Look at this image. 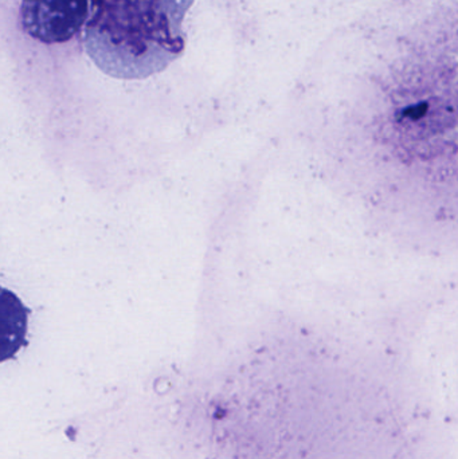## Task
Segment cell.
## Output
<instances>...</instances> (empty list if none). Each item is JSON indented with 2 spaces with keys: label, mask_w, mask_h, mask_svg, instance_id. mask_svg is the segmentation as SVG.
<instances>
[{
  "label": "cell",
  "mask_w": 458,
  "mask_h": 459,
  "mask_svg": "<svg viewBox=\"0 0 458 459\" xmlns=\"http://www.w3.org/2000/svg\"><path fill=\"white\" fill-rule=\"evenodd\" d=\"M83 48L117 80H145L183 56V22L195 0H91Z\"/></svg>",
  "instance_id": "obj_1"
},
{
  "label": "cell",
  "mask_w": 458,
  "mask_h": 459,
  "mask_svg": "<svg viewBox=\"0 0 458 459\" xmlns=\"http://www.w3.org/2000/svg\"><path fill=\"white\" fill-rule=\"evenodd\" d=\"M88 4L89 0H22V24L39 42L65 43L88 21Z\"/></svg>",
  "instance_id": "obj_2"
},
{
  "label": "cell",
  "mask_w": 458,
  "mask_h": 459,
  "mask_svg": "<svg viewBox=\"0 0 458 459\" xmlns=\"http://www.w3.org/2000/svg\"><path fill=\"white\" fill-rule=\"evenodd\" d=\"M30 309L13 291L0 286V363L26 345Z\"/></svg>",
  "instance_id": "obj_3"
}]
</instances>
